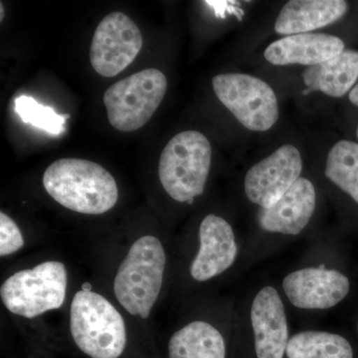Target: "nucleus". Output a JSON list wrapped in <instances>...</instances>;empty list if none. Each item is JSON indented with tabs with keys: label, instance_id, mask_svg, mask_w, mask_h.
I'll return each mask as SVG.
<instances>
[{
	"label": "nucleus",
	"instance_id": "obj_9",
	"mask_svg": "<svg viewBox=\"0 0 358 358\" xmlns=\"http://www.w3.org/2000/svg\"><path fill=\"white\" fill-rule=\"evenodd\" d=\"M301 169L298 148L282 145L249 169L244 182L247 197L261 208H270L300 179Z\"/></svg>",
	"mask_w": 358,
	"mask_h": 358
},
{
	"label": "nucleus",
	"instance_id": "obj_16",
	"mask_svg": "<svg viewBox=\"0 0 358 358\" xmlns=\"http://www.w3.org/2000/svg\"><path fill=\"white\" fill-rule=\"evenodd\" d=\"M303 79L308 88L303 94L320 91L334 98L345 95L358 79V51L345 50L336 57L307 68Z\"/></svg>",
	"mask_w": 358,
	"mask_h": 358
},
{
	"label": "nucleus",
	"instance_id": "obj_1",
	"mask_svg": "<svg viewBox=\"0 0 358 358\" xmlns=\"http://www.w3.org/2000/svg\"><path fill=\"white\" fill-rule=\"evenodd\" d=\"M47 193L69 210L100 215L114 208L119 199L112 174L94 162L61 159L52 162L43 176Z\"/></svg>",
	"mask_w": 358,
	"mask_h": 358
},
{
	"label": "nucleus",
	"instance_id": "obj_14",
	"mask_svg": "<svg viewBox=\"0 0 358 358\" xmlns=\"http://www.w3.org/2000/svg\"><path fill=\"white\" fill-rule=\"evenodd\" d=\"M345 51L343 40L322 33L291 35L273 42L265 51L268 62L278 66H315Z\"/></svg>",
	"mask_w": 358,
	"mask_h": 358
},
{
	"label": "nucleus",
	"instance_id": "obj_4",
	"mask_svg": "<svg viewBox=\"0 0 358 358\" xmlns=\"http://www.w3.org/2000/svg\"><path fill=\"white\" fill-rule=\"evenodd\" d=\"M212 150L203 134L186 131L173 136L160 155V183L171 199L192 204L204 192Z\"/></svg>",
	"mask_w": 358,
	"mask_h": 358
},
{
	"label": "nucleus",
	"instance_id": "obj_21",
	"mask_svg": "<svg viewBox=\"0 0 358 358\" xmlns=\"http://www.w3.org/2000/svg\"><path fill=\"white\" fill-rule=\"evenodd\" d=\"M24 239L20 227L4 212L0 213V256L6 257L20 251Z\"/></svg>",
	"mask_w": 358,
	"mask_h": 358
},
{
	"label": "nucleus",
	"instance_id": "obj_23",
	"mask_svg": "<svg viewBox=\"0 0 358 358\" xmlns=\"http://www.w3.org/2000/svg\"><path fill=\"white\" fill-rule=\"evenodd\" d=\"M82 289H83V291H92L91 284H89V282H85L83 286H82Z\"/></svg>",
	"mask_w": 358,
	"mask_h": 358
},
{
	"label": "nucleus",
	"instance_id": "obj_7",
	"mask_svg": "<svg viewBox=\"0 0 358 358\" xmlns=\"http://www.w3.org/2000/svg\"><path fill=\"white\" fill-rule=\"evenodd\" d=\"M212 87L218 100L250 131H268L277 122V96L259 78L240 73L221 74L212 79Z\"/></svg>",
	"mask_w": 358,
	"mask_h": 358
},
{
	"label": "nucleus",
	"instance_id": "obj_11",
	"mask_svg": "<svg viewBox=\"0 0 358 358\" xmlns=\"http://www.w3.org/2000/svg\"><path fill=\"white\" fill-rule=\"evenodd\" d=\"M200 249L193 261L190 274L204 282L222 274L232 266L237 256V245L227 221L214 214L202 220L199 228Z\"/></svg>",
	"mask_w": 358,
	"mask_h": 358
},
{
	"label": "nucleus",
	"instance_id": "obj_20",
	"mask_svg": "<svg viewBox=\"0 0 358 358\" xmlns=\"http://www.w3.org/2000/svg\"><path fill=\"white\" fill-rule=\"evenodd\" d=\"M15 112L26 124H32L51 134L64 131L66 120L69 115H58L50 107L41 105L28 96H21L14 101Z\"/></svg>",
	"mask_w": 358,
	"mask_h": 358
},
{
	"label": "nucleus",
	"instance_id": "obj_22",
	"mask_svg": "<svg viewBox=\"0 0 358 358\" xmlns=\"http://www.w3.org/2000/svg\"><path fill=\"white\" fill-rule=\"evenodd\" d=\"M350 101L353 103V105L358 107V84L355 85V87H353L352 91L350 92ZM357 134L358 138V128Z\"/></svg>",
	"mask_w": 358,
	"mask_h": 358
},
{
	"label": "nucleus",
	"instance_id": "obj_12",
	"mask_svg": "<svg viewBox=\"0 0 358 358\" xmlns=\"http://www.w3.org/2000/svg\"><path fill=\"white\" fill-rule=\"evenodd\" d=\"M258 358H282L289 343L288 322L279 294L265 287L257 294L251 308Z\"/></svg>",
	"mask_w": 358,
	"mask_h": 358
},
{
	"label": "nucleus",
	"instance_id": "obj_5",
	"mask_svg": "<svg viewBox=\"0 0 358 358\" xmlns=\"http://www.w3.org/2000/svg\"><path fill=\"white\" fill-rule=\"evenodd\" d=\"M67 285V268L64 264L47 261L10 275L2 284L0 296L9 312L33 319L62 307Z\"/></svg>",
	"mask_w": 358,
	"mask_h": 358
},
{
	"label": "nucleus",
	"instance_id": "obj_17",
	"mask_svg": "<svg viewBox=\"0 0 358 358\" xmlns=\"http://www.w3.org/2000/svg\"><path fill=\"white\" fill-rule=\"evenodd\" d=\"M169 358H225L223 336L205 322H193L171 336Z\"/></svg>",
	"mask_w": 358,
	"mask_h": 358
},
{
	"label": "nucleus",
	"instance_id": "obj_2",
	"mask_svg": "<svg viewBox=\"0 0 358 358\" xmlns=\"http://www.w3.org/2000/svg\"><path fill=\"white\" fill-rule=\"evenodd\" d=\"M166 257L155 236L136 240L115 275V298L133 315L148 319L159 298L164 282Z\"/></svg>",
	"mask_w": 358,
	"mask_h": 358
},
{
	"label": "nucleus",
	"instance_id": "obj_10",
	"mask_svg": "<svg viewBox=\"0 0 358 358\" xmlns=\"http://www.w3.org/2000/svg\"><path fill=\"white\" fill-rule=\"evenodd\" d=\"M282 288L294 307L324 310L348 296L350 281L338 271L307 268L287 275Z\"/></svg>",
	"mask_w": 358,
	"mask_h": 358
},
{
	"label": "nucleus",
	"instance_id": "obj_8",
	"mask_svg": "<svg viewBox=\"0 0 358 358\" xmlns=\"http://www.w3.org/2000/svg\"><path fill=\"white\" fill-rule=\"evenodd\" d=\"M140 28L127 14H108L96 27L90 49L92 67L103 77H114L128 68L140 53Z\"/></svg>",
	"mask_w": 358,
	"mask_h": 358
},
{
	"label": "nucleus",
	"instance_id": "obj_24",
	"mask_svg": "<svg viewBox=\"0 0 358 358\" xmlns=\"http://www.w3.org/2000/svg\"><path fill=\"white\" fill-rule=\"evenodd\" d=\"M0 14H1V16H0V20L2 21V20H3V6H2V2H1V6H0Z\"/></svg>",
	"mask_w": 358,
	"mask_h": 358
},
{
	"label": "nucleus",
	"instance_id": "obj_13",
	"mask_svg": "<svg viewBox=\"0 0 358 358\" xmlns=\"http://www.w3.org/2000/svg\"><path fill=\"white\" fill-rule=\"evenodd\" d=\"M315 186L307 178H300L270 208L259 212L261 227L268 232L298 235L310 222L315 209Z\"/></svg>",
	"mask_w": 358,
	"mask_h": 358
},
{
	"label": "nucleus",
	"instance_id": "obj_6",
	"mask_svg": "<svg viewBox=\"0 0 358 358\" xmlns=\"http://www.w3.org/2000/svg\"><path fill=\"white\" fill-rule=\"evenodd\" d=\"M166 89V77L154 68L117 82L103 94L110 124L120 131L141 129L159 107Z\"/></svg>",
	"mask_w": 358,
	"mask_h": 358
},
{
	"label": "nucleus",
	"instance_id": "obj_3",
	"mask_svg": "<svg viewBox=\"0 0 358 358\" xmlns=\"http://www.w3.org/2000/svg\"><path fill=\"white\" fill-rule=\"evenodd\" d=\"M70 331L78 348L92 358H117L126 348V326L121 313L95 292L81 289L75 294Z\"/></svg>",
	"mask_w": 358,
	"mask_h": 358
},
{
	"label": "nucleus",
	"instance_id": "obj_18",
	"mask_svg": "<svg viewBox=\"0 0 358 358\" xmlns=\"http://www.w3.org/2000/svg\"><path fill=\"white\" fill-rule=\"evenodd\" d=\"M286 353L289 358H353L352 345L345 338L326 331L294 334Z\"/></svg>",
	"mask_w": 358,
	"mask_h": 358
},
{
	"label": "nucleus",
	"instance_id": "obj_15",
	"mask_svg": "<svg viewBox=\"0 0 358 358\" xmlns=\"http://www.w3.org/2000/svg\"><path fill=\"white\" fill-rule=\"evenodd\" d=\"M348 8L343 0H291L278 16L275 31L281 35L308 33L341 20Z\"/></svg>",
	"mask_w": 358,
	"mask_h": 358
},
{
	"label": "nucleus",
	"instance_id": "obj_19",
	"mask_svg": "<svg viewBox=\"0 0 358 358\" xmlns=\"http://www.w3.org/2000/svg\"><path fill=\"white\" fill-rule=\"evenodd\" d=\"M326 176L358 203V143L341 141L327 155Z\"/></svg>",
	"mask_w": 358,
	"mask_h": 358
}]
</instances>
